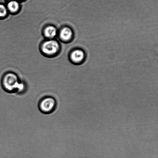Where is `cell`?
Wrapping results in <instances>:
<instances>
[{"label":"cell","instance_id":"cell-1","mask_svg":"<svg viewBox=\"0 0 158 158\" xmlns=\"http://www.w3.org/2000/svg\"><path fill=\"white\" fill-rule=\"evenodd\" d=\"M2 86L6 92L9 93L24 92L25 87L24 84L20 83L18 77L14 74H8L3 78Z\"/></svg>","mask_w":158,"mask_h":158},{"label":"cell","instance_id":"cell-2","mask_svg":"<svg viewBox=\"0 0 158 158\" xmlns=\"http://www.w3.org/2000/svg\"><path fill=\"white\" fill-rule=\"evenodd\" d=\"M57 102L55 98L50 96L44 97L40 100L38 104L39 108L41 112L49 114L56 109Z\"/></svg>","mask_w":158,"mask_h":158},{"label":"cell","instance_id":"cell-3","mask_svg":"<svg viewBox=\"0 0 158 158\" xmlns=\"http://www.w3.org/2000/svg\"><path fill=\"white\" fill-rule=\"evenodd\" d=\"M42 49L45 53L52 55L56 53L58 50L59 44L56 41L51 40L44 43Z\"/></svg>","mask_w":158,"mask_h":158},{"label":"cell","instance_id":"cell-4","mask_svg":"<svg viewBox=\"0 0 158 158\" xmlns=\"http://www.w3.org/2000/svg\"><path fill=\"white\" fill-rule=\"evenodd\" d=\"M72 61L76 63H81L84 61L85 54L81 49H77L72 52L71 56Z\"/></svg>","mask_w":158,"mask_h":158},{"label":"cell","instance_id":"cell-5","mask_svg":"<svg viewBox=\"0 0 158 158\" xmlns=\"http://www.w3.org/2000/svg\"><path fill=\"white\" fill-rule=\"evenodd\" d=\"M73 32L69 28L65 27L61 30L60 32V36L62 39L64 41H68L72 38Z\"/></svg>","mask_w":158,"mask_h":158},{"label":"cell","instance_id":"cell-6","mask_svg":"<svg viewBox=\"0 0 158 158\" xmlns=\"http://www.w3.org/2000/svg\"><path fill=\"white\" fill-rule=\"evenodd\" d=\"M56 30L52 26H49L46 28L45 30V35L49 38H52L56 35Z\"/></svg>","mask_w":158,"mask_h":158},{"label":"cell","instance_id":"cell-7","mask_svg":"<svg viewBox=\"0 0 158 158\" xmlns=\"http://www.w3.org/2000/svg\"><path fill=\"white\" fill-rule=\"evenodd\" d=\"M8 7L11 11L15 12L18 10L19 8V5L17 2L11 1L8 4Z\"/></svg>","mask_w":158,"mask_h":158},{"label":"cell","instance_id":"cell-8","mask_svg":"<svg viewBox=\"0 0 158 158\" xmlns=\"http://www.w3.org/2000/svg\"><path fill=\"white\" fill-rule=\"evenodd\" d=\"M7 14V9L3 5L0 4V17H4Z\"/></svg>","mask_w":158,"mask_h":158},{"label":"cell","instance_id":"cell-9","mask_svg":"<svg viewBox=\"0 0 158 158\" xmlns=\"http://www.w3.org/2000/svg\"></svg>","mask_w":158,"mask_h":158}]
</instances>
